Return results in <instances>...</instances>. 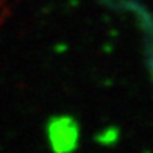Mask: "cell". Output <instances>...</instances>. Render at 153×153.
<instances>
[{
    "label": "cell",
    "mask_w": 153,
    "mask_h": 153,
    "mask_svg": "<svg viewBox=\"0 0 153 153\" xmlns=\"http://www.w3.org/2000/svg\"><path fill=\"white\" fill-rule=\"evenodd\" d=\"M11 13H13V6L10 5L8 0H0V27L11 16Z\"/></svg>",
    "instance_id": "cell-2"
},
{
    "label": "cell",
    "mask_w": 153,
    "mask_h": 153,
    "mask_svg": "<svg viewBox=\"0 0 153 153\" xmlns=\"http://www.w3.org/2000/svg\"><path fill=\"white\" fill-rule=\"evenodd\" d=\"M48 136H50L53 149L59 153H64L75 147L76 127L66 117L55 119L52 120L50 127H48Z\"/></svg>",
    "instance_id": "cell-1"
}]
</instances>
